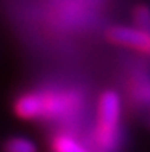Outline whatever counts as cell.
Here are the masks:
<instances>
[{"mask_svg":"<svg viewBox=\"0 0 150 152\" xmlns=\"http://www.w3.org/2000/svg\"><path fill=\"white\" fill-rule=\"evenodd\" d=\"M12 110L20 120L36 123H73L86 110L83 92L71 88H41L13 99Z\"/></svg>","mask_w":150,"mask_h":152,"instance_id":"6da1fadb","label":"cell"},{"mask_svg":"<svg viewBox=\"0 0 150 152\" xmlns=\"http://www.w3.org/2000/svg\"><path fill=\"white\" fill-rule=\"evenodd\" d=\"M123 97L113 89L100 92L95 102V121L87 137L94 152H118L121 146Z\"/></svg>","mask_w":150,"mask_h":152,"instance_id":"7a4b0ae2","label":"cell"},{"mask_svg":"<svg viewBox=\"0 0 150 152\" xmlns=\"http://www.w3.org/2000/svg\"><path fill=\"white\" fill-rule=\"evenodd\" d=\"M107 39L116 45H123L139 53L150 55V32L141 31L134 26L115 24L107 29Z\"/></svg>","mask_w":150,"mask_h":152,"instance_id":"3957f363","label":"cell"},{"mask_svg":"<svg viewBox=\"0 0 150 152\" xmlns=\"http://www.w3.org/2000/svg\"><path fill=\"white\" fill-rule=\"evenodd\" d=\"M50 152H94L87 141H83L68 128H58L49 139Z\"/></svg>","mask_w":150,"mask_h":152,"instance_id":"277c9868","label":"cell"},{"mask_svg":"<svg viewBox=\"0 0 150 152\" xmlns=\"http://www.w3.org/2000/svg\"><path fill=\"white\" fill-rule=\"evenodd\" d=\"M131 99L137 105L150 107V79L149 78H136L129 84Z\"/></svg>","mask_w":150,"mask_h":152,"instance_id":"5b68a950","label":"cell"},{"mask_svg":"<svg viewBox=\"0 0 150 152\" xmlns=\"http://www.w3.org/2000/svg\"><path fill=\"white\" fill-rule=\"evenodd\" d=\"M2 152H39V146L24 136H12L3 141Z\"/></svg>","mask_w":150,"mask_h":152,"instance_id":"8992f818","label":"cell"},{"mask_svg":"<svg viewBox=\"0 0 150 152\" xmlns=\"http://www.w3.org/2000/svg\"><path fill=\"white\" fill-rule=\"evenodd\" d=\"M133 21H134V28L145 32H150V7L149 5H137L133 10Z\"/></svg>","mask_w":150,"mask_h":152,"instance_id":"52a82bcc","label":"cell"}]
</instances>
